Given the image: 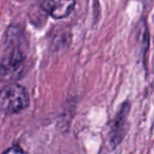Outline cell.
Wrapping results in <instances>:
<instances>
[{
  "label": "cell",
  "instance_id": "3957f363",
  "mask_svg": "<svg viewBox=\"0 0 154 154\" xmlns=\"http://www.w3.org/2000/svg\"><path fill=\"white\" fill-rule=\"evenodd\" d=\"M130 112V103L128 101L122 103L119 112L114 118L110 130V140L113 147H116L122 140L127 131V118Z\"/></svg>",
  "mask_w": 154,
  "mask_h": 154
},
{
  "label": "cell",
  "instance_id": "6da1fadb",
  "mask_svg": "<svg viewBox=\"0 0 154 154\" xmlns=\"http://www.w3.org/2000/svg\"><path fill=\"white\" fill-rule=\"evenodd\" d=\"M26 62L23 36L19 29L12 26L5 34L3 55L0 62V75L3 79L15 82L26 73Z\"/></svg>",
  "mask_w": 154,
  "mask_h": 154
},
{
  "label": "cell",
  "instance_id": "7a4b0ae2",
  "mask_svg": "<svg viewBox=\"0 0 154 154\" xmlns=\"http://www.w3.org/2000/svg\"><path fill=\"white\" fill-rule=\"evenodd\" d=\"M30 103L26 88L15 82L0 90V110L5 114H16L26 109Z\"/></svg>",
  "mask_w": 154,
  "mask_h": 154
},
{
  "label": "cell",
  "instance_id": "5b68a950",
  "mask_svg": "<svg viewBox=\"0 0 154 154\" xmlns=\"http://www.w3.org/2000/svg\"><path fill=\"white\" fill-rule=\"evenodd\" d=\"M3 154H24V152L19 146H13V147L9 148L7 151H5Z\"/></svg>",
  "mask_w": 154,
  "mask_h": 154
},
{
  "label": "cell",
  "instance_id": "277c9868",
  "mask_svg": "<svg viewBox=\"0 0 154 154\" xmlns=\"http://www.w3.org/2000/svg\"><path fill=\"white\" fill-rule=\"evenodd\" d=\"M42 9L55 19H61L70 15L75 7V0H43Z\"/></svg>",
  "mask_w": 154,
  "mask_h": 154
}]
</instances>
